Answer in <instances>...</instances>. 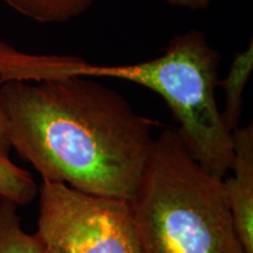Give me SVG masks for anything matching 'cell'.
I'll list each match as a JSON object with an SVG mask.
<instances>
[{
	"label": "cell",
	"mask_w": 253,
	"mask_h": 253,
	"mask_svg": "<svg viewBox=\"0 0 253 253\" xmlns=\"http://www.w3.org/2000/svg\"><path fill=\"white\" fill-rule=\"evenodd\" d=\"M169 5L191 11H205L210 7L212 0H166Z\"/></svg>",
	"instance_id": "cell-11"
},
{
	"label": "cell",
	"mask_w": 253,
	"mask_h": 253,
	"mask_svg": "<svg viewBox=\"0 0 253 253\" xmlns=\"http://www.w3.org/2000/svg\"><path fill=\"white\" fill-rule=\"evenodd\" d=\"M0 253H48L38 233L23 230L18 205L5 197H0Z\"/></svg>",
	"instance_id": "cell-8"
},
{
	"label": "cell",
	"mask_w": 253,
	"mask_h": 253,
	"mask_svg": "<svg viewBox=\"0 0 253 253\" xmlns=\"http://www.w3.org/2000/svg\"><path fill=\"white\" fill-rule=\"evenodd\" d=\"M12 149L42 181L89 195L134 197L156 121L86 75L0 84Z\"/></svg>",
	"instance_id": "cell-1"
},
{
	"label": "cell",
	"mask_w": 253,
	"mask_h": 253,
	"mask_svg": "<svg viewBox=\"0 0 253 253\" xmlns=\"http://www.w3.org/2000/svg\"><path fill=\"white\" fill-rule=\"evenodd\" d=\"M38 235L58 253H141L131 204L42 181Z\"/></svg>",
	"instance_id": "cell-4"
},
{
	"label": "cell",
	"mask_w": 253,
	"mask_h": 253,
	"mask_svg": "<svg viewBox=\"0 0 253 253\" xmlns=\"http://www.w3.org/2000/svg\"><path fill=\"white\" fill-rule=\"evenodd\" d=\"M19 14L41 24L66 23L80 17L95 0H2Z\"/></svg>",
	"instance_id": "cell-7"
},
{
	"label": "cell",
	"mask_w": 253,
	"mask_h": 253,
	"mask_svg": "<svg viewBox=\"0 0 253 253\" xmlns=\"http://www.w3.org/2000/svg\"><path fill=\"white\" fill-rule=\"evenodd\" d=\"M130 204L141 253H245L224 181L199 166L176 128L154 138Z\"/></svg>",
	"instance_id": "cell-2"
},
{
	"label": "cell",
	"mask_w": 253,
	"mask_h": 253,
	"mask_svg": "<svg viewBox=\"0 0 253 253\" xmlns=\"http://www.w3.org/2000/svg\"><path fill=\"white\" fill-rule=\"evenodd\" d=\"M220 55L199 30L173 37L163 53L143 62L93 66L87 77L134 82L166 101L178 122L176 128L186 149L208 172L224 179L235 162L232 131L218 108Z\"/></svg>",
	"instance_id": "cell-3"
},
{
	"label": "cell",
	"mask_w": 253,
	"mask_h": 253,
	"mask_svg": "<svg viewBox=\"0 0 253 253\" xmlns=\"http://www.w3.org/2000/svg\"><path fill=\"white\" fill-rule=\"evenodd\" d=\"M47 252H48V253H58V252H56V251H54V250H52V249H48V248H47Z\"/></svg>",
	"instance_id": "cell-12"
},
{
	"label": "cell",
	"mask_w": 253,
	"mask_h": 253,
	"mask_svg": "<svg viewBox=\"0 0 253 253\" xmlns=\"http://www.w3.org/2000/svg\"><path fill=\"white\" fill-rule=\"evenodd\" d=\"M253 69V43L245 49L236 53L231 62L229 72L218 86L225 91V108L221 112L223 120L230 131L238 128L243 109V93Z\"/></svg>",
	"instance_id": "cell-6"
},
{
	"label": "cell",
	"mask_w": 253,
	"mask_h": 253,
	"mask_svg": "<svg viewBox=\"0 0 253 253\" xmlns=\"http://www.w3.org/2000/svg\"><path fill=\"white\" fill-rule=\"evenodd\" d=\"M12 150L11 144L8 140L7 132V122H6V116L2 109L1 99H0V156L9 158V151Z\"/></svg>",
	"instance_id": "cell-10"
},
{
	"label": "cell",
	"mask_w": 253,
	"mask_h": 253,
	"mask_svg": "<svg viewBox=\"0 0 253 253\" xmlns=\"http://www.w3.org/2000/svg\"><path fill=\"white\" fill-rule=\"evenodd\" d=\"M235 162L223 179L236 232L245 253H253V125L232 131Z\"/></svg>",
	"instance_id": "cell-5"
},
{
	"label": "cell",
	"mask_w": 253,
	"mask_h": 253,
	"mask_svg": "<svg viewBox=\"0 0 253 253\" xmlns=\"http://www.w3.org/2000/svg\"><path fill=\"white\" fill-rule=\"evenodd\" d=\"M37 192V183L30 172L9 158L0 156V197L7 198L21 207L33 201Z\"/></svg>",
	"instance_id": "cell-9"
}]
</instances>
